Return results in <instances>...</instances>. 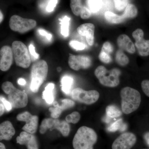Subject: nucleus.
Masks as SVG:
<instances>
[{"label":"nucleus","mask_w":149,"mask_h":149,"mask_svg":"<svg viewBox=\"0 0 149 149\" xmlns=\"http://www.w3.org/2000/svg\"><path fill=\"white\" fill-rule=\"evenodd\" d=\"M97 136L93 129L87 126L80 127L74 135L72 146L74 149H93Z\"/></svg>","instance_id":"f257e3e1"},{"label":"nucleus","mask_w":149,"mask_h":149,"mask_svg":"<svg viewBox=\"0 0 149 149\" xmlns=\"http://www.w3.org/2000/svg\"><path fill=\"white\" fill-rule=\"evenodd\" d=\"M120 95L121 109L123 113L130 114L139 108L141 98V94L137 90L130 87H125L120 91Z\"/></svg>","instance_id":"f03ea898"},{"label":"nucleus","mask_w":149,"mask_h":149,"mask_svg":"<svg viewBox=\"0 0 149 149\" xmlns=\"http://www.w3.org/2000/svg\"><path fill=\"white\" fill-rule=\"evenodd\" d=\"M3 91L8 95V101L13 108L19 109L25 107L28 104V96L24 91L15 88L9 81L3 83L1 86Z\"/></svg>","instance_id":"7ed1b4c3"},{"label":"nucleus","mask_w":149,"mask_h":149,"mask_svg":"<svg viewBox=\"0 0 149 149\" xmlns=\"http://www.w3.org/2000/svg\"><path fill=\"white\" fill-rule=\"evenodd\" d=\"M48 72V64L45 60L39 61L33 64L31 68L30 84V90L32 92H38L40 87L47 79Z\"/></svg>","instance_id":"20e7f679"},{"label":"nucleus","mask_w":149,"mask_h":149,"mask_svg":"<svg viewBox=\"0 0 149 149\" xmlns=\"http://www.w3.org/2000/svg\"><path fill=\"white\" fill-rule=\"evenodd\" d=\"M120 70L116 68L109 71L105 67L100 65L95 71L96 77L101 84L106 87L114 88L119 85Z\"/></svg>","instance_id":"39448f33"},{"label":"nucleus","mask_w":149,"mask_h":149,"mask_svg":"<svg viewBox=\"0 0 149 149\" xmlns=\"http://www.w3.org/2000/svg\"><path fill=\"white\" fill-rule=\"evenodd\" d=\"M12 49L17 65L22 68H28L31 64V61L26 46L20 41H14Z\"/></svg>","instance_id":"423d86ee"},{"label":"nucleus","mask_w":149,"mask_h":149,"mask_svg":"<svg viewBox=\"0 0 149 149\" xmlns=\"http://www.w3.org/2000/svg\"><path fill=\"white\" fill-rule=\"evenodd\" d=\"M54 129L58 130L64 137H67L70 132V125L65 120H60L58 118H46L41 123L40 132L41 134H44L48 130L52 131Z\"/></svg>","instance_id":"0eeeda50"},{"label":"nucleus","mask_w":149,"mask_h":149,"mask_svg":"<svg viewBox=\"0 0 149 149\" xmlns=\"http://www.w3.org/2000/svg\"><path fill=\"white\" fill-rule=\"evenodd\" d=\"M37 22L34 19L22 18L17 15H13L10 19L11 29L21 34L28 32L35 28Z\"/></svg>","instance_id":"6e6552de"},{"label":"nucleus","mask_w":149,"mask_h":149,"mask_svg":"<svg viewBox=\"0 0 149 149\" xmlns=\"http://www.w3.org/2000/svg\"><path fill=\"white\" fill-rule=\"evenodd\" d=\"M70 94L71 97L74 100L87 105L95 103L100 97L98 91L95 90L85 91L80 88L73 89Z\"/></svg>","instance_id":"1a4fd4ad"},{"label":"nucleus","mask_w":149,"mask_h":149,"mask_svg":"<svg viewBox=\"0 0 149 149\" xmlns=\"http://www.w3.org/2000/svg\"><path fill=\"white\" fill-rule=\"evenodd\" d=\"M19 121L25 122L22 129L27 133L34 134L37 132L39 124V117L36 115H32L28 111L19 113L16 117Z\"/></svg>","instance_id":"9d476101"},{"label":"nucleus","mask_w":149,"mask_h":149,"mask_svg":"<svg viewBox=\"0 0 149 149\" xmlns=\"http://www.w3.org/2000/svg\"><path fill=\"white\" fill-rule=\"evenodd\" d=\"M136 142V137L133 133H123L115 140L112 145V149H130Z\"/></svg>","instance_id":"9b49d317"},{"label":"nucleus","mask_w":149,"mask_h":149,"mask_svg":"<svg viewBox=\"0 0 149 149\" xmlns=\"http://www.w3.org/2000/svg\"><path fill=\"white\" fill-rule=\"evenodd\" d=\"M132 36L136 41V46L138 52L142 56L149 55V40L144 38V32L141 29H136L132 33Z\"/></svg>","instance_id":"f8f14e48"},{"label":"nucleus","mask_w":149,"mask_h":149,"mask_svg":"<svg viewBox=\"0 0 149 149\" xmlns=\"http://www.w3.org/2000/svg\"><path fill=\"white\" fill-rule=\"evenodd\" d=\"M13 59L12 48L8 46H3L0 49V70H8L13 64Z\"/></svg>","instance_id":"ddd939ff"},{"label":"nucleus","mask_w":149,"mask_h":149,"mask_svg":"<svg viewBox=\"0 0 149 149\" xmlns=\"http://www.w3.org/2000/svg\"><path fill=\"white\" fill-rule=\"evenodd\" d=\"M68 65L71 69L79 70L80 69H87L91 66V61L90 58L85 56H75L70 54Z\"/></svg>","instance_id":"4468645a"},{"label":"nucleus","mask_w":149,"mask_h":149,"mask_svg":"<svg viewBox=\"0 0 149 149\" xmlns=\"http://www.w3.org/2000/svg\"><path fill=\"white\" fill-rule=\"evenodd\" d=\"M53 104V107L50 108L49 111L51 113V116L52 118H58L63 111L74 107L75 103L72 100L65 99L62 100L61 104L56 101H54Z\"/></svg>","instance_id":"2eb2a0df"},{"label":"nucleus","mask_w":149,"mask_h":149,"mask_svg":"<svg viewBox=\"0 0 149 149\" xmlns=\"http://www.w3.org/2000/svg\"><path fill=\"white\" fill-rule=\"evenodd\" d=\"M17 143L25 145L27 149H39L38 142L36 137L32 134L22 131L16 138Z\"/></svg>","instance_id":"dca6fc26"},{"label":"nucleus","mask_w":149,"mask_h":149,"mask_svg":"<svg viewBox=\"0 0 149 149\" xmlns=\"http://www.w3.org/2000/svg\"><path fill=\"white\" fill-rule=\"evenodd\" d=\"M95 30V25L91 23L83 24L77 28L78 34L81 36L86 37L87 42L91 46H93L94 44Z\"/></svg>","instance_id":"f3484780"},{"label":"nucleus","mask_w":149,"mask_h":149,"mask_svg":"<svg viewBox=\"0 0 149 149\" xmlns=\"http://www.w3.org/2000/svg\"><path fill=\"white\" fill-rule=\"evenodd\" d=\"M15 133V129L10 121L7 120L0 124V141H10Z\"/></svg>","instance_id":"a211bd4d"},{"label":"nucleus","mask_w":149,"mask_h":149,"mask_svg":"<svg viewBox=\"0 0 149 149\" xmlns=\"http://www.w3.org/2000/svg\"><path fill=\"white\" fill-rule=\"evenodd\" d=\"M118 46L121 50L133 54L136 52V48L132 41L128 35H121L118 37Z\"/></svg>","instance_id":"6ab92c4d"},{"label":"nucleus","mask_w":149,"mask_h":149,"mask_svg":"<svg viewBox=\"0 0 149 149\" xmlns=\"http://www.w3.org/2000/svg\"><path fill=\"white\" fill-rule=\"evenodd\" d=\"M55 85L53 83H49L45 88L42 93V97L48 104H52L54 101V90Z\"/></svg>","instance_id":"aec40b11"},{"label":"nucleus","mask_w":149,"mask_h":149,"mask_svg":"<svg viewBox=\"0 0 149 149\" xmlns=\"http://www.w3.org/2000/svg\"><path fill=\"white\" fill-rule=\"evenodd\" d=\"M73 78L69 75H65L62 78L61 80L62 91L66 95L71 93V89L73 84Z\"/></svg>","instance_id":"412c9836"},{"label":"nucleus","mask_w":149,"mask_h":149,"mask_svg":"<svg viewBox=\"0 0 149 149\" xmlns=\"http://www.w3.org/2000/svg\"><path fill=\"white\" fill-rule=\"evenodd\" d=\"M104 17L108 22L114 24L121 23L125 19L122 16L118 15L110 11H107L105 13Z\"/></svg>","instance_id":"4be33fe9"},{"label":"nucleus","mask_w":149,"mask_h":149,"mask_svg":"<svg viewBox=\"0 0 149 149\" xmlns=\"http://www.w3.org/2000/svg\"><path fill=\"white\" fill-rule=\"evenodd\" d=\"M138 13V9L136 6L132 4H128L122 16L125 19L133 18L137 16Z\"/></svg>","instance_id":"5701e85b"},{"label":"nucleus","mask_w":149,"mask_h":149,"mask_svg":"<svg viewBox=\"0 0 149 149\" xmlns=\"http://www.w3.org/2000/svg\"><path fill=\"white\" fill-rule=\"evenodd\" d=\"M106 111L107 115L111 118L119 117L122 115V112L119 109L113 105H111L107 107L106 109Z\"/></svg>","instance_id":"b1692460"},{"label":"nucleus","mask_w":149,"mask_h":149,"mask_svg":"<svg viewBox=\"0 0 149 149\" xmlns=\"http://www.w3.org/2000/svg\"><path fill=\"white\" fill-rule=\"evenodd\" d=\"M61 24V33L64 37H68L69 35L70 21V19L65 16L62 19H60Z\"/></svg>","instance_id":"393cba45"},{"label":"nucleus","mask_w":149,"mask_h":149,"mask_svg":"<svg viewBox=\"0 0 149 149\" xmlns=\"http://www.w3.org/2000/svg\"><path fill=\"white\" fill-rule=\"evenodd\" d=\"M70 6L72 12L74 15L76 16L80 15L83 7L82 4V0H70Z\"/></svg>","instance_id":"a878e982"},{"label":"nucleus","mask_w":149,"mask_h":149,"mask_svg":"<svg viewBox=\"0 0 149 149\" xmlns=\"http://www.w3.org/2000/svg\"><path fill=\"white\" fill-rule=\"evenodd\" d=\"M116 61L118 64L121 66H125L129 63V60L126 55L122 51H117L116 54Z\"/></svg>","instance_id":"bb28decb"},{"label":"nucleus","mask_w":149,"mask_h":149,"mask_svg":"<svg viewBox=\"0 0 149 149\" xmlns=\"http://www.w3.org/2000/svg\"><path fill=\"white\" fill-rule=\"evenodd\" d=\"M102 0H89L88 5L92 12L95 13L101 8Z\"/></svg>","instance_id":"cd10ccee"},{"label":"nucleus","mask_w":149,"mask_h":149,"mask_svg":"<svg viewBox=\"0 0 149 149\" xmlns=\"http://www.w3.org/2000/svg\"><path fill=\"white\" fill-rule=\"evenodd\" d=\"M80 119V114L78 112L74 111L68 115L65 118V121L68 123L76 124L79 122Z\"/></svg>","instance_id":"c85d7f7f"},{"label":"nucleus","mask_w":149,"mask_h":149,"mask_svg":"<svg viewBox=\"0 0 149 149\" xmlns=\"http://www.w3.org/2000/svg\"><path fill=\"white\" fill-rule=\"evenodd\" d=\"M122 119H119L115 122L113 123L107 128V130L110 132H114L120 130V127L123 124Z\"/></svg>","instance_id":"c756f323"},{"label":"nucleus","mask_w":149,"mask_h":149,"mask_svg":"<svg viewBox=\"0 0 149 149\" xmlns=\"http://www.w3.org/2000/svg\"><path fill=\"white\" fill-rule=\"evenodd\" d=\"M115 6L118 11L125 9L128 4V0H114Z\"/></svg>","instance_id":"7c9ffc66"},{"label":"nucleus","mask_w":149,"mask_h":149,"mask_svg":"<svg viewBox=\"0 0 149 149\" xmlns=\"http://www.w3.org/2000/svg\"><path fill=\"white\" fill-rule=\"evenodd\" d=\"M99 59L100 60L104 63H109L111 61V57L110 55L101 51L99 54Z\"/></svg>","instance_id":"2f4dec72"},{"label":"nucleus","mask_w":149,"mask_h":149,"mask_svg":"<svg viewBox=\"0 0 149 149\" xmlns=\"http://www.w3.org/2000/svg\"><path fill=\"white\" fill-rule=\"evenodd\" d=\"M69 45L71 47L76 50H83L85 48V45L83 43L76 41H71Z\"/></svg>","instance_id":"473e14b6"},{"label":"nucleus","mask_w":149,"mask_h":149,"mask_svg":"<svg viewBox=\"0 0 149 149\" xmlns=\"http://www.w3.org/2000/svg\"><path fill=\"white\" fill-rule=\"evenodd\" d=\"M101 51L110 55L113 52V47L109 42H105L103 45Z\"/></svg>","instance_id":"72a5a7b5"},{"label":"nucleus","mask_w":149,"mask_h":149,"mask_svg":"<svg viewBox=\"0 0 149 149\" xmlns=\"http://www.w3.org/2000/svg\"><path fill=\"white\" fill-rule=\"evenodd\" d=\"M91 13L90 10L88 9L86 7L83 6L80 14L81 18L83 19H87L89 18L91 16Z\"/></svg>","instance_id":"f704fd0d"},{"label":"nucleus","mask_w":149,"mask_h":149,"mask_svg":"<svg viewBox=\"0 0 149 149\" xmlns=\"http://www.w3.org/2000/svg\"><path fill=\"white\" fill-rule=\"evenodd\" d=\"M141 88L144 93L149 97V80H143L141 83Z\"/></svg>","instance_id":"c9c22d12"},{"label":"nucleus","mask_w":149,"mask_h":149,"mask_svg":"<svg viewBox=\"0 0 149 149\" xmlns=\"http://www.w3.org/2000/svg\"><path fill=\"white\" fill-rule=\"evenodd\" d=\"M58 3V0H50L47 6V11L48 12H52L53 11Z\"/></svg>","instance_id":"e433bc0d"},{"label":"nucleus","mask_w":149,"mask_h":149,"mask_svg":"<svg viewBox=\"0 0 149 149\" xmlns=\"http://www.w3.org/2000/svg\"><path fill=\"white\" fill-rule=\"evenodd\" d=\"M0 100L3 103L4 106L7 111H10L12 109L13 107L11 104L4 97H0Z\"/></svg>","instance_id":"4c0bfd02"},{"label":"nucleus","mask_w":149,"mask_h":149,"mask_svg":"<svg viewBox=\"0 0 149 149\" xmlns=\"http://www.w3.org/2000/svg\"><path fill=\"white\" fill-rule=\"evenodd\" d=\"M38 32H39V33H40V35L47 37V39L48 40H52V36L51 34L48 33L47 32H46L45 30L42 29H39L38 30Z\"/></svg>","instance_id":"58836bf2"},{"label":"nucleus","mask_w":149,"mask_h":149,"mask_svg":"<svg viewBox=\"0 0 149 149\" xmlns=\"http://www.w3.org/2000/svg\"><path fill=\"white\" fill-rule=\"evenodd\" d=\"M29 52L32 56H33L35 58L37 59L39 58V55L37 53L35 52V47L34 45L32 44H31L29 46Z\"/></svg>","instance_id":"ea45409f"},{"label":"nucleus","mask_w":149,"mask_h":149,"mask_svg":"<svg viewBox=\"0 0 149 149\" xmlns=\"http://www.w3.org/2000/svg\"><path fill=\"white\" fill-rule=\"evenodd\" d=\"M5 108L3 103L0 100V117L5 112Z\"/></svg>","instance_id":"a19ab883"},{"label":"nucleus","mask_w":149,"mask_h":149,"mask_svg":"<svg viewBox=\"0 0 149 149\" xmlns=\"http://www.w3.org/2000/svg\"><path fill=\"white\" fill-rule=\"evenodd\" d=\"M17 83H18V84H19V85L23 86V85H26V81L23 78H20L17 80Z\"/></svg>","instance_id":"79ce46f5"},{"label":"nucleus","mask_w":149,"mask_h":149,"mask_svg":"<svg viewBox=\"0 0 149 149\" xmlns=\"http://www.w3.org/2000/svg\"><path fill=\"white\" fill-rule=\"evenodd\" d=\"M144 138L147 144L149 146V132L146 133V134H145Z\"/></svg>","instance_id":"37998d69"},{"label":"nucleus","mask_w":149,"mask_h":149,"mask_svg":"<svg viewBox=\"0 0 149 149\" xmlns=\"http://www.w3.org/2000/svg\"><path fill=\"white\" fill-rule=\"evenodd\" d=\"M127 127V125H126V123H123L119 130L121 131V132H123V131H124L126 130Z\"/></svg>","instance_id":"c03bdc74"},{"label":"nucleus","mask_w":149,"mask_h":149,"mask_svg":"<svg viewBox=\"0 0 149 149\" xmlns=\"http://www.w3.org/2000/svg\"><path fill=\"white\" fill-rule=\"evenodd\" d=\"M111 118L109 117L108 116L106 115V116H105L103 118V120L104 122L107 123H109L110 122L111 120Z\"/></svg>","instance_id":"a18cd8bd"},{"label":"nucleus","mask_w":149,"mask_h":149,"mask_svg":"<svg viewBox=\"0 0 149 149\" xmlns=\"http://www.w3.org/2000/svg\"><path fill=\"white\" fill-rule=\"evenodd\" d=\"M3 19V15L1 11L0 10V24L2 22Z\"/></svg>","instance_id":"49530a36"},{"label":"nucleus","mask_w":149,"mask_h":149,"mask_svg":"<svg viewBox=\"0 0 149 149\" xmlns=\"http://www.w3.org/2000/svg\"><path fill=\"white\" fill-rule=\"evenodd\" d=\"M0 149H6L4 144L2 143H0Z\"/></svg>","instance_id":"de8ad7c7"},{"label":"nucleus","mask_w":149,"mask_h":149,"mask_svg":"<svg viewBox=\"0 0 149 149\" xmlns=\"http://www.w3.org/2000/svg\"><path fill=\"white\" fill-rule=\"evenodd\" d=\"M61 69L60 68H58V71H61Z\"/></svg>","instance_id":"09e8293b"}]
</instances>
